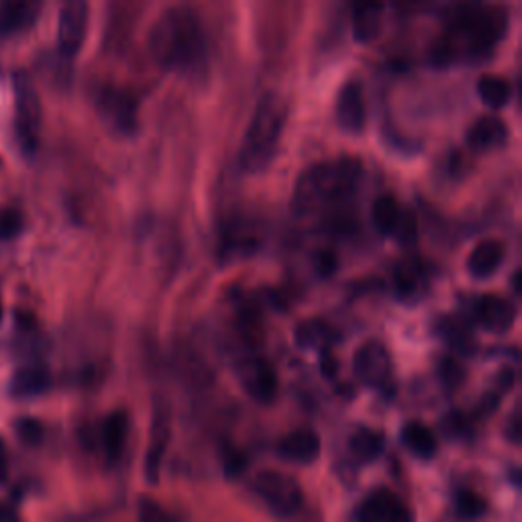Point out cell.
<instances>
[{"label":"cell","instance_id":"obj_21","mask_svg":"<svg viewBox=\"0 0 522 522\" xmlns=\"http://www.w3.org/2000/svg\"><path fill=\"white\" fill-rule=\"evenodd\" d=\"M384 23V5L365 3L353 9V37L359 43L374 41Z\"/></svg>","mask_w":522,"mask_h":522},{"label":"cell","instance_id":"obj_3","mask_svg":"<svg viewBox=\"0 0 522 522\" xmlns=\"http://www.w3.org/2000/svg\"><path fill=\"white\" fill-rule=\"evenodd\" d=\"M361 160L353 155L323 162L304 170L292 192V211L298 215L319 213L353 196L361 180Z\"/></svg>","mask_w":522,"mask_h":522},{"label":"cell","instance_id":"obj_25","mask_svg":"<svg viewBox=\"0 0 522 522\" xmlns=\"http://www.w3.org/2000/svg\"><path fill=\"white\" fill-rule=\"evenodd\" d=\"M478 94L486 107L500 111L510 102L512 86L510 82L500 74H484L478 80Z\"/></svg>","mask_w":522,"mask_h":522},{"label":"cell","instance_id":"obj_34","mask_svg":"<svg viewBox=\"0 0 522 522\" xmlns=\"http://www.w3.org/2000/svg\"><path fill=\"white\" fill-rule=\"evenodd\" d=\"M0 522H23L19 512L7 504V502H0Z\"/></svg>","mask_w":522,"mask_h":522},{"label":"cell","instance_id":"obj_19","mask_svg":"<svg viewBox=\"0 0 522 522\" xmlns=\"http://www.w3.org/2000/svg\"><path fill=\"white\" fill-rule=\"evenodd\" d=\"M49 386H51L49 370L41 363H33V365H25V368L15 372L9 392L15 398H31V396L43 394Z\"/></svg>","mask_w":522,"mask_h":522},{"label":"cell","instance_id":"obj_13","mask_svg":"<svg viewBox=\"0 0 522 522\" xmlns=\"http://www.w3.org/2000/svg\"><path fill=\"white\" fill-rule=\"evenodd\" d=\"M278 455L286 461L308 465L321 455V437L312 429H298L288 433L278 443Z\"/></svg>","mask_w":522,"mask_h":522},{"label":"cell","instance_id":"obj_20","mask_svg":"<svg viewBox=\"0 0 522 522\" xmlns=\"http://www.w3.org/2000/svg\"><path fill=\"white\" fill-rule=\"evenodd\" d=\"M127 433H129V416L123 410H117L109 414L102 423L100 439H102V449L109 461H117L125 449L127 443Z\"/></svg>","mask_w":522,"mask_h":522},{"label":"cell","instance_id":"obj_22","mask_svg":"<svg viewBox=\"0 0 522 522\" xmlns=\"http://www.w3.org/2000/svg\"><path fill=\"white\" fill-rule=\"evenodd\" d=\"M384 451V435L380 431L359 427L349 439V453L357 463H372Z\"/></svg>","mask_w":522,"mask_h":522},{"label":"cell","instance_id":"obj_36","mask_svg":"<svg viewBox=\"0 0 522 522\" xmlns=\"http://www.w3.org/2000/svg\"><path fill=\"white\" fill-rule=\"evenodd\" d=\"M0 321H3V302H0Z\"/></svg>","mask_w":522,"mask_h":522},{"label":"cell","instance_id":"obj_17","mask_svg":"<svg viewBox=\"0 0 522 522\" xmlns=\"http://www.w3.org/2000/svg\"><path fill=\"white\" fill-rule=\"evenodd\" d=\"M508 139V127L498 115L480 117L467 131V145L474 151H490L504 145Z\"/></svg>","mask_w":522,"mask_h":522},{"label":"cell","instance_id":"obj_27","mask_svg":"<svg viewBox=\"0 0 522 522\" xmlns=\"http://www.w3.org/2000/svg\"><path fill=\"white\" fill-rule=\"evenodd\" d=\"M425 278V272L419 264H414V261H406V264H400L396 268V276H394V284H396V290L400 296H414L416 292L421 290L423 286V280Z\"/></svg>","mask_w":522,"mask_h":522},{"label":"cell","instance_id":"obj_7","mask_svg":"<svg viewBox=\"0 0 522 522\" xmlns=\"http://www.w3.org/2000/svg\"><path fill=\"white\" fill-rule=\"evenodd\" d=\"M253 488L257 496L278 516L296 514L304 500L300 484L292 476L284 472H274V469L261 472L253 482Z\"/></svg>","mask_w":522,"mask_h":522},{"label":"cell","instance_id":"obj_4","mask_svg":"<svg viewBox=\"0 0 522 522\" xmlns=\"http://www.w3.org/2000/svg\"><path fill=\"white\" fill-rule=\"evenodd\" d=\"M286 117L288 102L280 94L270 92L257 102V109L245 131L239 153V164L245 172L257 174L272 164Z\"/></svg>","mask_w":522,"mask_h":522},{"label":"cell","instance_id":"obj_10","mask_svg":"<svg viewBox=\"0 0 522 522\" xmlns=\"http://www.w3.org/2000/svg\"><path fill=\"white\" fill-rule=\"evenodd\" d=\"M357 522H414V516L394 492L380 488L359 504Z\"/></svg>","mask_w":522,"mask_h":522},{"label":"cell","instance_id":"obj_18","mask_svg":"<svg viewBox=\"0 0 522 522\" xmlns=\"http://www.w3.org/2000/svg\"><path fill=\"white\" fill-rule=\"evenodd\" d=\"M41 11L33 0H11L0 5V37H11L19 31L29 29Z\"/></svg>","mask_w":522,"mask_h":522},{"label":"cell","instance_id":"obj_14","mask_svg":"<svg viewBox=\"0 0 522 522\" xmlns=\"http://www.w3.org/2000/svg\"><path fill=\"white\" fill-rule=\"evenodd\" d=\"M478 319L492 333H506L516 321V306L498 294H486L478 302Z\"/></svg>","mask_w":522,"mask_h":522},{"label":"cell","instance_id":"obj_31","mask_svg":"<svg viewBox=\"0 0 522 522\" xmlns=\"http://www.w3.org/2000/svg\"><path fill=\"white\" fill-rule=\"evenodd\" d=\"M23 231V217L15 208H0V239L7 241Z\"/></svg>","mask_w":522,"mask_h":522},{"label":"cell","instance_id":"obj_1","mask_svg":"<svg viewBox=\"0 0 522 522\" xmlns=\"http://www.w3.org/2000/svg\"><path fill=\"white\" fill-rule=\"evenodd\" d=\"M147 47L166 72L196 74L206 60V41L198 15L190 7H172L153 23Z\"/></svg>","mask_w":522,"mask_h":522},{"label":"cell","instance_id":"obj_33","mask_svg":"<svg viewBox=\"0 0 522 522\" xmlns=\"http://www.w3.org/2000/svg\"><path fill=\"white\" fill-rule=\"evenodd\" d=\"M9 478V457H7V447L5 441L0 439V486H3Z\"/></svg>","mask_w":522,"mask_h":522},{"label":"cell","instance_id":"obj_8","mask_svg":"<svg viewBox=\"0 0 522 522\" xmlns=\"http://www.w3.org/2000/svg\"><path fill=\"white\" fill-rule=\"evenodd\" d=\"M353 370L361 384L370 388H384L392 376V357L384 343L368 341L355 351Z\"/></svg>","mask_w":522,"mask_h":522},{"label":"cell","instance_id":"obj_32","mask_svg":"<svg viewBox=\"0 0 522 522\" xmlns=\"http://www.w3.org/2000/svg\"><path fill=\"white\" fill-rule=\"evenodd\" d=\"M17 437L29 447H37L43 441V425L35 419H19L15 425Z\"/></svg>","mask_w":522,"mask_h":522},{"label":"cell","instance_id":"obj_26","mask_svg":"<svg viewBox=\"0 0 522 522\" xmlns=\"http://www.w3.org/2000/svg\"><path fill=\"white\" fill-rule=\"evenodd\" d=\"M402 213V208L398 204V200L390 194L386 196H380L376 202H374V213H372V219H374V225L376 229L382 233V235H392L394 233V227L398 223V217Z\"/></svg>","mask_w":522,"mask_h":522},{"label":"cell","instance_id":"obj_6","mask_svg":"<svg viewBox=\"0 0 522 522\" xmlns=\"http://www.w3.org/2000/svg\"><path fill=\"white\" fill-rule=\"evenodd\" d=\"M96 109L102 119L113 133L131 137L135 135L139 127V109H137V98L117 86H104L96 96Z\"/></svg>","mask_w":522,"mask_h":522},{"label":"cell","instance_id":"obj_24","mask_svg":"<svg viewBox=\"0 0 522 522\" xmlns=\"http://www.w3.org/2000/svg\"><path fill=\"white\" fill-rule=\"evenodd\" d=\"M294 341L300 349H325L333 341V329L323 319H306L294 331Z\"/></svg>","mask_w":522,"mask_h":522},{"label":"cell","instance_id":"obj_15","mask_svg":"<svg viewBox=\"0 0 522 522\" xmlns=\"http://www.w3.org/2000/svg\"><path fill=\"white\" fill-rule=\"evenodd\" d=\"M506 255L504 243L498 239L480 241L467 257V272L476 280H486L498 272Z\"/></svg>","mask_w":522,"mask_h":522},{"label":"cell","instance_id":"obj_35","mask_svg":"<svg viewBox=\"0 0 522 522\" xmlns=\"http://www.w3.org/2000/svg\"><path fill=\"white\" fill-rule=\"evenodd\" d=\"M518 280H520V274L516 272V274H514V278H512V286H514V292H516V294H520V286H518Z\"/></svg>","mask_w":522,"mask_h":522},{"label":"cell","instance_id":"obj_12","mask_svg":"<svg viewBox=\"0 0 522 522\" xmlns=\"http://www.w3.org/2000/svg\"><path fill=\"white\" fill-rule=\"evenodd\" d=\"M365 98L359 82H347L337 98V121L347 133H361L365 127Z\"/></svg>","mask_w":522,"mask_h":522},{"label":"cell","instance_id":"obj_5","mask_svg":"<svg viewBox=\"0 0 522 522\" xmlns=\"http://www.w3.org/2000/svg\"><path fill=\"white\" fill-rule=\"evenodd\" d=\"M15 129L21 147L27 153H33L39 145L41 131V98L33 80L17 72L15 74Z\"/></svg>","mask_w":522,"mask_h":522},{"label":"cell","instance_id":"obj_9","mask_svg":"<svg viewBox=\"0 0 522 522\" xmlns=\"http://www.w3.org/2000/svg\"><path fill=\"white\" fill-rule=\"evenodd\" d=\"M88 17L90 9L84 0H68V3L60 11V23H58V47L64 58L78 56L82 49V43L86 39L88 31Z\"/></svg>","mask_w":522,"mask_h":522},{"label":"cell","instance_id":"obj_2","mask_svg":"<svg viewBox=\"0 0 522 522\" xmlns=\"http://www.w3.org/2000/svg\"><path fill=\"white\" fill-rule=\"evenodd\" d=\"M508 13L500 7L465 5L453 15L447 33L433 45L431 60L437 66L453 64L459 58L478 60L502 39Z\"/></svg>","mask_w":522,"mask_h":522},{"label":"cell","instance_id":"obj_29","mask_svg":"<svg viewBox=\"0 0 522 522\" xmlns=\"http://www.w3.org/2000/svg\"><path fill=\"white\" fill-rule=\"evenodd\" d=\"M392 237L396 241H400L402 245H412L416 239H419V221H416L412 211H404V208H402Z\"/></svg>","mask_w":522,"mask_h":522},{"label":"cell","instance_id":"obj_23","mask_svg":"<svg viewBox=\"0 0 522 522\" xmlns=\"http://www.w3.org/2000/svg\"><path fill=\"white\" fill-rule=\"evenodd\" d=\"M404 447L419 459H431L437 453V437L423 423H408L402 429Z\"/></svg>","mask_w":522,"mask_h":522},{"label":"cell","instance_id":"obj_11","mask_svg":"<svg viewBox=\"0 0 522 522\" xmlns=\"http://www.w3.org/2000/svg\"><path fill=\"white\" fill-rule=\"evenodd\" d=\"M241 382L247 394L257 402L268 404L276 398L278 376L268 359H253L251 363H245V368L241 370Z\"/></svg>","mask_w":522,"mask_h":522},{"label":"cell","instance_id":"obj_28","mask_svg":"<svg viewBox=\"0 0 522 522\" xmlns=\"http://www.w3.org/2000/svg\"><path fill=\"white\" fill-rule=\"evenodd\" d=\"M453 504H455L457 516L463 520H478L488 510V502L474 490H459L455 494Z\"/></svg>","mask_w":522,"mask_h":522},{"label":"cell","instance_id":"obj_30","mask_svg":"<svg viewBox=\"0 0 522 522\" xmlns=\"http://www.w3.org/2000/svg\"><path fill=\"white\" fill-rule=\"evenodd\" d=\"M139 522H176V518L160 502L143 496L139 500Z\"/></svg>","mask_w":522,"mask_h":522},{"label":"cell","instance_id":"obj_16","mask_svg":"<svg viewBox=\"0 0 522 522\" xmlns=\"http://www.w3.org/2000/svg\"><path fill=\"white\" fill-rule=\"evenodd\" d=\"M168 441H170L168 416L162 410H158V416H155V425H153V433H151V443H149V449H147V455H145V478H147L149 484H158V480H160Z\"/></svg>","mask_w":522,"mask_h":522}]
</instances>
